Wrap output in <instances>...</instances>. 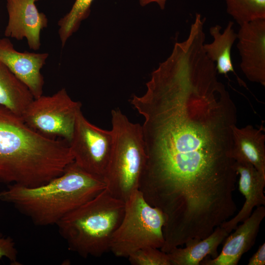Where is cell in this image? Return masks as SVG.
I'll list each match as a JSON object with an SVG mask.
<instances>
[{"instance_id": "cell-2", "label": "cell", "mask_w": 265, "mask_h": 265, "mask_svg": "<svg viewBox=\"0 0 265 265\" xmlns=\"http://www.w3.org/2000/svg\"><path fill=\"white\" fill-rule=\"evenodd\" d=\"M69 158L67 143L46 136L0 106V182L35 187L60 175Z\"/></svg>"}, {"instance_id": "cell-3", "label": "cell", "mask_w": 265, "mask_h": 265, "mask_svg": "<svg viewBox=\"0 0 265 265\" xmlns=\"http://www.w3.org/2000/svg\"><path fill=\"white\" fill-rule=\"evenodd\" d=\"M106 188L103 178L70 163L59 176L35 187L9 185L0 201L12 205L35 225H56L65 216Z\"/></svg>"}, {"instance_id": "cell-12", "label": "cell", "mask_w": 265, "mask_h": 265, "mask_svg": "<svg viewBox=\"0 0 265 265\" xmlns=\"http://www.w3.org/2000/svg\"><path fill=\"white\" fill-rule=\"evenodd\" d=\"M265 217V206L256 208L242 224L225 238L220 253L212 259L203 260V265H237L242 256L254 245L260 225Z\"/></svg>"}, {"instance_id": "cell-16", "label": "cell", "mask_w": 265, "mask_h": 265, "mask_svg": "<svg viewBox=\"0 0 265 265\" xmlns=\"http://www.w3.org/2000/svg\"><path fill=\"white\" fill-rule=\"evenodd\" d=\"M229 234L222 227H216L206 238L177 247L167 253L171 265H199L209 255L212 259L218 255L217 249Z\"/></svg>"}, {"instance_id": "cell-19", "label": "cell", "mask_w": 265, "mask_h": 265, "mask_svg": "<svg viewBox=\"0 0 265 265\" xmlns=\"http://www.w3.org/2000/svg\"><path fill=\"white\" fill-rule=\"evenodd\" d=\"M226 11L239 26L265 19V0H224Z\"/></svg>"}, {"instance_id": "cell-13", "label": "cell", "mask_w": 265, "mask_h": 265, "mask_svg": "<svg viewBox=\"0 0 265 265\" xmlns=\"http://www.w3.org/2000/svg\"><path fill=\"white\" fill-rule=\"evenodd\" d=\"M235 169L239 175V190L245 200L239 212L220 226L229 234L251 215L254 208L265 205V175L247 163L236 162Z\"/></svg>"}, {"instance_id": "cell-9", "label": "cell", "mask_w": 265, "mask_h": 265, "mask_svg": "<svg viewBox=\"0 0 265 265\" xmlns=\"http://www.w3.org/2000/svg\"><path fill=\"white\" fill-rule=\"evenodd\" d=\"M237 45L240 69L251 82L265 86V19L239 26Z\"/></svg>"}, {"instance_id": "cell-22", "label": "cell", "mask_w": 265, "mask_h": 265, "mask_svg": "<svg viewBox=\"0 0 265 265\" xmlns=\"http://www.w3.org/2000/svg\"><path fill=\"white\" fill-rule=\"evenodd\" d=\"M265 265V243L260 245L257 251L249 260L248 265Z\"/></svg>"}, {"instance_id": "cell-14", "label": "cell", "mask_w": 265, "mask_h": 265, "mask_svg": "<svg viewBox=\"0 0 265 265\" xmlns=\"http://www.w3.org/2000/svg\"><path fill=\"white\" fill-rule=\"evenodd\" d=\"M233 144L231 152L236 162L252 164L265 175V133L262 125L257 128L251 125L233 130Z\"/></svg>"}, {"instance_id": "cell-17", "label": "cell", "mask_w": 265, "mask_h": 265, "mask_svg": "<svg viewBox=\"0 0 265 265\" xmlns=\"http://www.w3.org/2000/svg\"><path fill=\"white\" fill-rule=\"evenodd\" d=\"M33 99L27 86L0 61V106L21 116Z\"/></svg>"}, {"instance_id": "cell-1", "label": "cell", "mask_w": 265, "mask_h": 265, "mask_svg": "<svg viewBox=\"0 0 265 265\" xmlns=\"http://www.w3.org/2000/svg\"><path fill=\"white\" fill-rule=\"evenodd\" d=\"M131 104L144 118L147 159L139 188L187 211L205 207L236 187L231 152L236 105L215 63L193 47L174 49Z\"/></svg>"}, {"instance_id": "cell-10", "label": "cell", "mask_w": 265, "mask_h": 265, "mask_svg": "<svg viewBox=\"0 0 265 265\" xmlns=\"http://www.w3.org/2000/svg\"><path fill=\"white\" fill-rule=\"evenodd\" d=\"M39 0H6L8 21L4 35L18 40L26 38L29 48L34 51L41 46V31L48 22L46 15L36 7Z\"/></svg>"}, {"instance_id": "cell-21", "label": "cell", "mask_w": 265, "mask_h": 265, "mask_svg": "<svg viewBox=\"0 0 265 265\" xmlns=\"http://www.w3.org/2000/svg\"><path fill=\"white\" fill-rule=\"evenodd\" d=\"M6 258L13 265H21L18 261V250L14 239L0 232V260Z\"/></svg>"}, {"instance_id": "cell-23", "label": "cell", "mask_w": 265, "mask_h": 265, "mask_svg": "<svg viewBox=\"0 0 265 265\" xmlns=\"http://www.w3.org/2000/svg\"><path fill=\"white\" fill-rule=\"evenodd\" d=\"M166 0H139V3L141 6H145L151 2H156L161 10L165 8Z\"/></svg>"}, {"instance_id": "cell-11", "label": "cell", "mask_w": 265, "mask_h": 265, "mask_svg": "<svg viewBox=\"0 0 265 265\" xmlns=\"http://www.w3.org/2000/svg\"><path fill=\"white\" fill-rule=\"evenodd\" d=\"M49 55L47 53L20 52L9 39H0V61L27 86L34 98L43 94L44 80L41 70Z\"/></svg>"}, {"instance_id": "cell-18", "label": "cell", "mask_w": 265, "mask_h": 265, "mask_svg": "<svg viewBox=\"0 0 265 265\" xmlns=\"http://www.w3.org/2000/svg\"><path fill=\"white\" fill-rule=\"evenodd\" d=\"M94 0H75L70 10L58 21V34L62 48L67 40L76 32L81 22L87 18Z\"/></svg>"}, {"instance_id": "cell-8", "label": "cell", "mask_w": 265, "mask_h": 265, "mask_svg": "<svg viewBox=\"0 0 265 265\" xmlns=\"http://www.w3.org/2000/svg\"><path fill=\"white\" fill-rule=\"evenodd\" d=\"M113 143L111 130L102 129L88 121L80 110L69 142L74 162L85 171L103 178Z\"/></svg>"}, {"instance_id": "cell-20", "label": "cell", "mask_w": 265, "mask_h": 265, "mask_svg": "<svg viewBox=\"0 0 265 265\" xmlns=\"http://www.w3.org/2000/svg\"><path fill=\"white\" fill-rule=\"evenodd\" d=\"M128 258L133 265H171L166 253L152 247L139 249L131 254Z\"/></svg>"}, {"instance_id": "cell-4", "label": "cell", "mask_w": 265, "mask_h": 265, "mask_svg": "<svg viewBox=\"0 0 265 265\" xmlns=\"http://www.w3.org/2000/svg\"><path fill=\"white\" fill-rule=\"evenodd\" d=\"M125 201L106 188L65 216L56 225L69 250L99 257L109 250L111 238L124 213Z\"/></svg>"}, {"instance_id": "cell-15", "label": "cell", "mask_w": 265, "mask_h": 265, "mask_svg": "<svg viewBox=\"0 0 265 265\" xmlns=\"http://www.w3.org/2000/svg\"><path fill=\"white\" fill-rule=\"evenodd\" d=\"M234 22L229 21L221 32L222 27L218 25L210 28V33L213 38L211 43H204L203 49L208 58L215 64L217 74L227 77L229 73H233L239 84L246 87L245 84L234 71L231 56L232 46L237 39V33L233 28Z\"/></svg>"}, {"instance_id": "cell-6", "label": "cell", "mask_w": 265, "mask_h": 265, "mask_svg": "<svg viewBox=\"0 0 265 265\" xmlns=\"http://www.w3.org/2000/svg\"><path fill=\"white\" fill-rule=\"evenodd\" d=\"M123 218L110 239L109 251L117 257H126L142 248L160 249L164 244L162 212L134 191L125 201Z\"/></svg>"}, {"instance_id": "cell-7", "label": "cell", "mask_w": 265, "mask_h": 265, "mask_svg": "<svg viewBox=\"0 0 265 265\" xmlns=\"http://www.w3.org/2000/svg\"><path fill=\"white\" fill-rule=\"evenodd\" d=\"M81 106L80 102L73 100L63 88L52 95H42L34 98L21 117L38 132L51 138L60 137L69 142Z\"/></svg>"}, {"instance_id": "cell-5", "label": "cell", "mask_w": 265, "mask_h": 265, "mask_svg": "<svg viewBox=\"0 0 265 265\" xmlns=\"http://www.w3.org/2000/svg\"><path fill=\"white\" fill-rule=\"evenodd\" d=\"M113 143L103 179L114 197L125 201L138 189L147 159L142 127L119 108L111 112Z\"/></svg>"}]
</instances>
